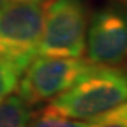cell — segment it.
Segmentation results:
<instances>
[{
  "instance_id": "cell-1",
  "label": "cell",
  "mask_w": 127,
  "mask_h": 127,
  "mask_svg": "<svg viewBox=\"0 0 127 127\" xmlns=\"http://www.w3.org/2000/svg\"><path fill=\"white\" fill-rule=\"evenodd\" d=\"M126 100L127 69L91 64L72 86L51 99L48 106L64 116L91 120Z\"/></svg>"
},
{
  "instance_id": "cell-2",
  "label": "cell",
  "mask_w": 127,
  "mask_h": 127,
  "mask_svg": "<svg viewBox=\"0 0 127 127\" xmlns=\"http://www.w3.org/2000/svg\"><path fill=\"white\" fill-rule=\"evenodd\" d=\"M89 20L86 0H48L37 55L82 58Z\"/></svg>"
},
{
  "instance_id": "cell-3",
  "label": "cell",
  "mask_w": 127,
  "mask_h": 127,
  "mask_svg": "<svg viewBox=\"0 0 127 127\" xmlns=\"http://www.w3.org/2000/svg\"><path fill=\"white\" fill-rule=\"evenodd\" d=\"M91 64L83 58L37 55L23 71L16 91L30 106L51 100L72 86Z\"/></svg>"
},
{
  "instance_id": "cell-4",
  "label": "cell",
  "mask_w": 127,
  "mask_h": 127,
  "mask_svg": "<svg viewBox=\"0 0 127 127\" xmlns=\"http://www.w3.org/2000/svg\"><path fill=\"white\" fill-rule=\"evenodd\" d=\"M42 26L41 3L9 0L0 9V47L20 68L26 69L37 57Z\"/></svg>"
},
{
  "instance_id": "cell-5",
  "label": "cell",
  "mask_w": 127,
  "mask_h": 127,
  "mask_svg": "<svg viewBox=\"0 0 127 127\" xmlns=\"http://www.w3.org/2000/svg\"><path fill=\"white\" fill-rule=\"evenodd\" d=\"M86 59L97 65H122L127 61V6L113 3L99 9L89 20Z\"/></svg>"
},
{
  "instance_id": "cell-6",
  "label": "cell",
  "mask_w": 127,
  "mask_h": 127,
  "mask_svg": "<svg viewBox=\"0 0 127 127\" xmlns=\"http://www.w3.org/2000/svg\"><path fill=\"white\" fill-rule=\"evenodd\" d=\"M31 119V106L18 95L0 100V127H30Z\"/></svg>"
},
{
  "instance_id": "cell-7",
  "label": "cell",
  "mask_w": 127,
  "mask_h": 127,
  "mask_svg": "<svg viewBox=\"0 0 127 127\" xmlns=\"http://www.w3.org/2000/svg\"><path fill=\"white\" fill-rule=\"evenodd\" d=\"M30 127H93V120H79L58 113L47 106L40 113L32 114Z\"/></svg>"
},
{
  "instance_id": "cell-8",
  "label": "cell",
  "mask_w": 127,
  "mask_h": 127,
  "mask_svg": "<svg viewBox=\"0 0 127 127\" xmlns=\"http://www.w3.org/2000/svg\"><path fill=\"white\" fill-rule=\"evenodd\" d=\"M24 69L9 61H0V100L10 96L18 85Z\"/></svg>"
},
{
  "instance_id": "cell-9",
  "label": "cell",
  "mask_w": 127,
  "mask_h": 127,
  "mask_svg": "<svg viewBox=\"0 0 127 127\" xmlns=\"http://www.w3.org/2000/svg\"><path fill=\"white\" fill-rule=\"evenodd\" d=\"M92 120L93 127H127V100Z\"/></svg>"
},
{
  "instance_id": "cell-10",
  "label": "cell",
  "mask_w": 127,
  "mask_h": 127,
  "mask_svg": "<svg viewBox=\"0 0 127 127\" xmlns=\"http://www.w3.org/2000/svg\"><path fill=\"white\" fill-rule=\"evenodd\" d=\"M24 1H32V3H42L45 0H24Z\"/></svg>"
},
{
  "instance_id": "cell-11",
  "label": "cell",
  "mask_w": 127,
  "mask_h": 127,
  "mask_svg": "<svg viewBox=\"0 0 127 127\" xmlns=\"http://www.w3.org/2000/svg\"><path fill=\"white\" fill-rule=\"evenodd\" d=\"M7 1H9V0H0V9H1V7H3V6H4Z\"/></svg>"
},
{
  "instance_id": "cell-12",
  "label": "cell",
  "mask_w": 127,
  "mask_h": 127,
  "mask_svg": "<svg viewBox=\"0 0 127 127\" xmlns=\"http://www.w3.org/2000/svg\"><path fill=\"white\" fill-rule=\"evenodd\" d=\"M123 3H124V4L127 6V0H123Z\"/></svg>"
}]
</instances>
